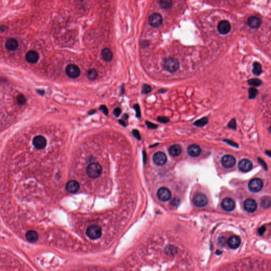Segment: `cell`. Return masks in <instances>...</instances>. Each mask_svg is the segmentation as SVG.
<instances>
[{
    "label": "cell",
    "instance_id": "1",
    "mask_svg": "<svg viewBox=\"0 0 271 271\" xmlns=\"http://www.w3.org/2000/svg\"><path fill=\"white\" fill-rule=\"evenodd\" d=\"M86 172L89 177L96 179L102 173V166L99 163H91L87 167Z\"/></svg>",
    "mask_w": 271,
    "mask_h": 271
},
{
    "label": "cell",
    "instance_id": "20",
    "mask_svg": "<svg viewBox=\"0 0 271 271\" xmlns=\"http://www.w3.org/2000/svg\"><path fill=\"white\" fill-rule=\"evenodd\" d=\"M18 42L14 38L9 39L5 42L6 48L11 51L16 50L18 47Z\"/></svg>",
    "mask_w": 271,
    "mask_h": 271
},
{
    "label": "cell",
    "instance_id": "31",
    "mask_svg": "<svg viewBox=\"0 0 271 271\" xmlns=\"http://www.w3.org/2000/svg\"><path fill=\"white\" fill-rule=\"evenodd\" d=\"M249 99H254L258 94V90L254 87H251L249 89Z\"/></svg>",
    "mask_w": 271,
    "mask_h": 271
},
{
    "label": "cell",
    "instance_id": "43",
    "mask_svg": "<svg viewBox=\"0 0 271 271\" xmlns=\"http://www.w3.org/2000/svg\"><path fill=\"white\" fill-rule=\"evenodd\" d=\"M119 123H120V124H122L123 126H124V127H126V124L125 123V122H124V121H122V120H119Z\"/></svg>",
    "mask_w": 271,
    "mask_h": 271
},
{
    "label": "cell",
    "instance_id": "8",
    "mask_svg": "<svg viewBox=\"0 0 271 271\" xmlns=\"http://www.w3.org/2000/svg\"><path fill=\"white\" fill-rule=\"evenodd\" d=\"M193 201L195 206L198 207H203L207 204L208 199L205 195L202 193H199L195 196Z\"/></svg>",
    "mask_w": 271,
    "mask_h": 271
},
{
    "label": "cell",
    "instance_id": "36",
    "mask_svg": "<svg viewBox=\"0 0 271 271\" xmlns=\"http://www.w3.org/2000/svg\"><path fill=\"white\" fill-rule=\"evenodd\" d=\"M134 108L136 112V116L138 118H139L141 116V110H140V107L139 105L138 104H136L134 105Z\"/></svg>",
    "mask_w": 271,
    "mask_h": 271
},
{
    "label": "cell",
    "instance_id": "35",
    "mask_svg": "<svg viewBox=\"0 0 271 271\" xmlns=\"http://www.w3.org/2000/svg\"><path fill=\"white\" fill-rule=\"evenodd\" d=\"M228 126L233 129H236V121L234 119H232L231 121H230L229 123L228 124Z\"/></svg>",
    "mask_w": 271,
    "mask_h": 271
},
{
    "label": "cell",
    "instance_id": "42",
    "mask_svg": "<svg viewBox=\"0 0 271 271\" xmlns=\"http://www.w3.org/2000/svg\"><path fill=\"white\" fill-rule=\"evenodd\" d=\"M265 231V228L264 227H261V228L259 229L258 232H259V233L261 235L262 233H264Z\"/></svg>",
    "mask_w": 271,
    "mask_h": 271
},
{
    "label": "cell",
    "instance_id": "37",
    "mask_svg": "<svg viewBox=\"0 0 271 271\" xmlns=\"http://www.w3.org/2000/svg\"><path fill=\"white\" fill-rule=\"evenodd\" d=\"M132 134L134 136V137L136 138H137L138 140H141V135H140V134H139V132L136 130V129H134L132 130Z\"/></svg>",
    "mask_w": 271,
    "mask_h": 271
},
{
    "label": "cell",
    "instance_id": "22",
    "mask_svg": "<svg viewBox=\"0 0 271 271\" xmlns=\"http://www.w3.org/2000/svg\"><path fill=\"white\" fill-rule=\"evenodd\" d=\"M26 238L30 242H35L38 239V235L37 232L33 230H30L26 233Z\"/></svg>",
    "mask_w": 271,
    "mask_h": 271
},
{
    "label": "cell",
    "instance_id": "39",
    "mask_svg": "<svg viewBox=\"0 0 271 271\" xmlns=\"http://www.w3.org/2000/svg\"><path fill=\"white\" fill-rule=\"evenodd\" d=\"M146 124L147 125V127L150 129H156L158 127L156 124H154L153 123L148 121L146 122Z\"/></svg>",
    "mask_w": 271,
    "mask_h": 271
},
{
    "label": "cell",
    "instance_id": "26",
    "mask_svg": "<svg viewBox=\"0 0 271 271\" xmlns=\"http://www.w3.org/2000/svg\"><path fill=\"white\" fill-rule=\"evenodd\" d=\"M98 73L95 69H91L87 72L86 76L89 80L94 81L96 80L98 77Z\"/></svg>",
    "mask_w": 271,
    "mask_h": 271
},
{
    "label": "cell",
    "instance_id": "45",
    "mask_svg": "<svg viewBox=\"0 0 271 271\" xmlns=\"http://www.w3.org/2000/svg\"><path fill=\"white\" fill-rule=\"evenodd\" d=\"M38 92L40 93L41 95H43L44 94V91H38Z\"/></svg>",
    "mask_w": 271,
    "mask_h": 271
},
{
    "label": "cell",
    "instance_id": "40",
    "mask_svg": "<svg viewBox=\"0 0 271 271\" xmlns=\"http://www.w3.org/2000/svg\"><path fill=\"white\" fill-rule=\"evenodd\" d=\"M121 113V109L120 108H117L115 109L113 111V113L115 117H119Z\"/></svg>",
    "mask_w": 271,
    "mask_h": 271
},
{
    "label": "cell",
    "instance_id": "9",
    "mask_svg": "<svg viewBox=\"0 0 271 271\" xmlns=\"http://www.w3.org/2000/svg\"><path fill=\"white\" fill-rule=\"evenodd\" d=\"M235 206L236 204L235 201L231 198H225L221 203V207L223 210L226 211H233L235 209Z\"/></svg>",
    "mask_w": 271,
    "mask_h": 271
},
{
    "label": "cell",
    "instance_id": "7",
    "mask_svg": "<svg viewBox=\"0 0 271 271\" xmlns=\"http://www.w3.org/2000/svg\"><path fill=\"white\" fill-rule=\"evenodd\" d=\"M157 195L160 200L163 202L169 201L172 197L171 192L166 188H160L157 191Z\"/></svg>",
    "mask_w": 271,
    "mask_h": 271
},
{
    "label": "cell",
    "instance_id": "13",
    "mask_svg": "<svg viewBox=\"0 0 271 271\" xmlns=\"http://www.w3.org/2000/svg\"><path fill=\"white\" fill-rule=\"evenodd\" d=\"M238 168L242 172H248L252 169L253 164L249 160L244 159L240 161L238 164Z\"/></svg>",
    "mask_w": 271,
    "mask_h": 271
},
{
    "label": "cell",
    "instance_id": "30",
    "mask_svg": "<svg viewBox=\"0 0 271 271\" xmlns=\"http://www.w3.org/2000/svg\"><path fill=\"white\" fill-rule=\"evenodd\" d=\"M248 83L252 86H258L261 85L262 82L258 79H252L248 81Z\"/></svg>",
    "mask_w": 271,
    "mask_h": 271
},
{
    "label": "cell",
    "instance_id": "25",
    "mask_svg": "<svg viewBox=\"0 0 271 271\" xmlns=\"http://www.w3.org/2000/svg\"><path fill=\"white\" fill-rule=\"evenodd\" d=\"M262 72V67L261 65L258 62H255L253 64V73L256 75H259Z\"/></svg>",
    "mask_w": 271,
    "mask_h": 271
},
{
    "label": "cell",
    "instance_id": "32",
    "mask_svg": "<svg viewBox=\"0 0 271 271\" xmlns=\"http://www.w3.org/2000/svg\"><path fill=\"white\" fill-rule=\"evenodd\" d=\"M151 91V87L147 84H144L142 87V93L144 94H146L147 93L150 92Z\"/></svg>",
    "mask_w": 271,
    "mask_h": 271
},
{
    "label": "cell",
    "instance_id": "33",
    "mask_svg": "<svg viewBox=\"0 0 271 271\" xmlns=\"http://www.w3.org/2000/svg\"><path fill=\"white\" fill-rule=\"evenodd\" d=\"M17 102L19 104L23 105L26 102V98L23 94H20L17 97Z\"/></svg>",
    "mask_w": 271,
    "mask_h": 271
},
{
    "label": "cell",
    "instance_id": "44",
    "mask_svg": "<svg viewBox=\"0 0 271 271\" xmlns=\"http://www.w3.org/2000/svg\"><path fill=\"white\" fill-rule=\"evenodd\" d=\"M5 30V26H1V27H0V31H4Z\"/></svg>",
    "mask_w": 271,
    "mask_h": 271
},
{
    "label": "cell",
    "instance_id": "21",
    "mask_svg": "<svg viewBox=\"0 0 271 271\" xmlns=\"http://www.w3.org/2000/svg\"><path fill=\"white\" fill-rule=\"evenodd\" d=\"M248 26L253 29L258 28L261 24V21L260 19L256 16H251L248 20Z\"/></svg>",
    "mask_w": 271,
    "mask_h": 271
},
{
    "label": "cell",
    "instance_id": "12",
    "mask_svg": "<svg viewBox=\"0 0 271 271\" xmlns=\"http://www.w3.org/2000/svg\"><path fill=\"white\" fill-rule=\"evenodd\" d=\"M244 207L246 211L249 213H253L256 210L257 204L254 200L252 199H248L244 202Z\"/></svg>",
    "mask_w": 271,
    "mask_h": 271
},
{
    "label": "cell",
    "instance_id": "24",
    "mask_svg": "<svg viewBox=\"0 0 271 271\" xmlns=\"http://www.w3.org/2000/svg\"><path fill=\"white\" fill-rule=\"evenodd\" d=\"M101 56L103 59L105 61H111L113 58V54L109 48H104L101 52Z\"/></svg>",
    "mask_w": 271,
    "mask_h": 271
},
{
    "label": "cell",
    "instance_id": "15",
    "mask_svg": "<svg viewBox=\"0 0 271 271\" xmlns=\"http://www.w3.org/2000/svg\"><path fill=\"white\" fill-rule=\"evenodd\" d=\"M47 141L45 137L42 136H38L34 138L33 139V144L34 146L39 149H41L45 148L46 146Z\"/></svg>",
    "mask_w": 271,
    "mask_h": 271
},
{
    "label": "cell",
    "instance_id": "28",
    "mask_svg": "<svg viewBox=\"0 0 271 271\" xmlns=\"http://www.w3.org/2000/svg\"><path fill=\"white\" fill-rule=\"evenodd\" d=\"M208 122V119L206 117H204L195 121L194 123V124L195 126L202 127L204 126L205 124H207Z\"/></svg>",
    "mask_w": 271,
    "mask_h": 271
},
{
    "label": "cell",
    "instance_id": "11",
    "mask_svg": "<svg viewBox=\"0 0 271 271\" xmlns=\"http://www.w3.org/2000/svg\"><path fill=\"white\" fill-rule=\"evenodd\" d=\"M153 159L154 162L157 165L162 166L166 163L167 157L164 153L159 152L154 155Z\"/></svg>",
    "mask_w": 271,
    "mask_h": 271
},
{
    "label": "cell",
    "instance_id": "6",
    "mask_svg": "<svg viewBox=\"0 0 271 271\" xmlns=\"http://www.w3.org/2000/svg\"><path fill=\"white\" fill-rule=\"evenodd\" d=\"M148 23L150 26L154 28H157L162 24V16L159 13H153L149 17Z\"/></svg>",
    "mask_w": 271,
    "mask_h": 271
},
{
    "label": "cell",
    "instance_id": "41",
    "mask_svg": "<svg viewBox=\"0 0 271 271\" xmlns=\"http://www.w3.org/2000/svg\"><path fill=\"white\" fill-rule=\"evenodd\" d=\"M224 141H226L227 143H228V144H229V145H231V146H236V147H237V146H238V145H237L236 143H233V141H229V140H225Z\"/></svg>",
    "mask_w": 271,
    "mask_h": 271
},
{
    "label": "cell",
    "instance_id": "19",
    "mask_svg": "<svg viewBox=\"0 0 271 271\" xmlns=\"http://www.w3.org/2000/svg\"><path fill=\"white\" fill-rule=\"evenodd\" d=\"M201 148L197 145H192L188 148V153L192 157H197L201 153Z\"/></svg>",
    "mask_w": 271,
    "mask_h": 271
},
{
    "label": "cell",
    "instance_id": "38",
    "mask_svg": "<svg viewBox=\"0 0 271 271\" xmlns=\"http://www.w3.org/2000/svg\"><path fill=\"white\" fill-rule=\"evenodd\" d=\"M100 109L104 115H108V109H107L105 105H101L100 107Z\"/></svg>",
    "mask_w": 271,
    "mask_h": 271
},
{
    "label": "cell",
    "instance_id": "4",
    "mask_svg": "<svg viewBox=\"0 0 271 271\" xmlns=\"http://www.w3.org/2000/svg\"><path fill=\"white\" fill-rule=\"evenodd\" d=\"M263 186V183L261 179L258 178L252 179L248 184L249 190L253 192H258L261 190Z\"/></svg>",
    "mask_w": 271,
    "mask_h": 271
},
{
    "label": "cell",
    "instance_id": "2",
    "mask_svg": "<svg viewBox=\"0 0 271 271\" xmlns=\"http://www.w3.org/2000/svg\"><path fill=\"white\" fill-rule=\"evenodd\" d=\"M163 66L166 70L171 73H174L179 69V61L175 58H168L163 61Z\"/></svg>",
    "mask_w": 271,
    "mask_h": 271
},
{
    "label": "cell",
    "instance_id": "16",
    "mask_svg": "<svg viewBox=\"0 0 271 271\" xmlns=\"http://www.w3.org/2000/svg\"><path fill=\"white\" fill-rule=\"evenodd\" d=\"M80 188V184L79 182L76 181H70L67 182L66 185V190L68 192L70 193H75L79 191Z\"/></svg>",
    "mask_w": 271,
    "mask_h": 271
},
{
    "label": "cell",
    "instance_id": "17",
    "mask_svg": "<svg viewBox=\"0 0 271 271\" xmlns=\"http://www.w3.org/2000/svg\"><path fill=\"white\" fill-rule=\"evenodd\" d=\"M241 243V240L238 236H233L230 237L228 240V244L230 248L232 249L237 248Z\"/></svg>",
    "mask_w": 271,
    "mask_h": 271
},
{
    "label": "cell",
    "instance_id": "29",
    "mask_svg": "<svg viewBox=\"0 0 271 271\" xmlns=\"http://www.w3.org/2000/svg\"><path fill=\"white\" fill-rule=\"evenodd\" d=\"M261 205L264 208H268L270 206V199L269 197H265L261 199Z\"/></svg>",
    "mask_w": 271,
    "mask_h": 271
},
{
    "label": "cell",
    "instance_id": "18",
    "mask_svg": "<svg viewBox=\"0 0 271 271\" xmlns=\"http://www.w3.org/2000/svg\"><path fill=\"white\" fill-rule=\"evenodd\" d=\"M26 59L30 63H35L38 61V54L37 52L34 51H30L26 54Z\"/></svg>",
    "mask_w": 271,
    "mask_h": 271
},
{
    "label": "cell",
    "instance_id": "3",
    "mask_svg": "<svg viewBox=\"0 0 271 271\" xmlns=\"http://www.w3.org/2000/svg\"><path fill=\"white\" fill-rule=\"evenodd\" d=\"M86 235L91 239H98L102 235V229L99 226L91 225L87 228Z\"/></svg>",
    "mask_w": 271,
    "mask_h": 271
},
{
    "label": "cell",
    "instance_id": "14",
    "mask_svg": "<svg viewBox=\"0 0 271 271\" xmlns=\"http://www.w3.org/2000/svg\"><path fill=\"white\" fill-rule=\"evenodd\" d=\"M218 30L220 33L225 35L229 32L231 26L230 23L227 20H223L219 23L218 25Z\"/></svg>",
    "mask_w": 271,
    "mask_h": 271
},
{
    "label": "cell",
    "instance_id": "27",
    "mask_svg": "<svg viewBox=\"0 0 271 271\" xmlns=\"http://www.w3.org/2000/svg\"><path fill=\"white\" fill-rule=\"evenodd\" d=\"M172 0H160L159 4L163 9H169L172 5Z\"/></svg>",
    "mask_w": 271,
    "mask_h": 271
},
{
    "label": "cell",
    "instance_id": "10",
    "mask_svg": "<svg viewBox=\"0 0 271 271\" xmlns=\"http://www.w3.org/2000/svg\"><path fill=\"white\" fill-rule=\"evenodd\" d=\"M221 162L225 167L229 169L231 168L235 165V164H236V159L234 157L231 155H227L223 157Z\"/></svg>",
    "mask_w": 271,
    "mask_h": 271
},
{
    "label": "cell",
    "instance_id": "34",
    "mask_svg": "<svg viewBox=\"0 0 271 271\" xmlns=\"http://www.w3.org/2000/svg\"><path fill=\"white\" fill-rule=\"evenodd\" d=\"M157 120L160 122L163 123V124L167 123L169 121V119L167 118V117H159L157 118Z\"/></svg>",
    "mask_w": 271,
    "mask_h": 271
},
{
    "label": "cell",
    "instance_id": "5",
    "mask_svg": "<svg viewBox=\"0 0 271 271\" xmlns=\"http://www.w3.org/2000/svg\"><path fill=\"white\" fill-rule=\"evenodd\" d=\"M66 73L68 76L75 79L80 76L81 70L79 67L76 65L70 64L66 68Z\"/></svg>",
    "mask_w": 271,
    "mask_h": 271
},
{
    "label": "cell",
    "instance_id": "23",
    "mask_svg": "<svg viewBox=\"0 0 271 271\" xmlns=\"http://www.w3.org/2000/svg\"><path fill=\"white\" fill-rule=\"evenodd\" d=\"M169 153L172 156H178L181 153V148L177 144L172 145L169 148Z\"/></svg>",
    "mask_w": 271,
    "mask_h": 271
}]
</instances>
